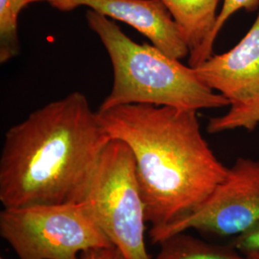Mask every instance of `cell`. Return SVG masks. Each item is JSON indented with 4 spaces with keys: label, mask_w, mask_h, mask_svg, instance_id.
Listing matches in <instances>:
<instances>
[{
    "label": "cell",
    "mask_w": 259,
    "mask_h": 259,
    "mask_svg": "<svg viewBox=\"0 0 259 259\" xmlns=\"http://www.w3.org/2000/svg\"><path fill=\"white\" fill-rule=\"evenodd\" d=\"M194 68L202 82L231 105L259 97V10L254 23L235 47Z\"/></svg>",
    "instance_id": "obj_8"
},
{
    "label": "cell",
    "mask_w": 259,
    "mask_h": 259,
    "mask_svg": "<svg viewBox=\"0 0 259 259\" xmlns=\"http://www.w3.org/2000/svg\"><path fill=\"white\" fill-rule=\"evenodd\" d=\"M111 139L82 93L33 111L5 134L0 157L3 207L83 202Z\"/></svg>",
    "instance_id": "obj_1"
},
{
    "label": "cell",
    "mask_w": 259,
    "mask_h": 259,
    "mask_svg": "<svg viewBox=\"0 0 259 259\" xmlns=\"http://www.w3.org/2000/svg\"><path fill=\"white\" fill-rule=\"evenodd\" d=\"M183 33L189 47L188 63L201 65L212 56L213 29L220 0H160Z\"/></svg>",
    "instance_id": "obj_9"
},
{
    "label": "cell",
    "mask_w": 259,
    "mask_h": 259,
    "mask_svg": "<svg viewBox=\"0 0 259 259\" xmlns=\"http://www.w3.org/2000/svg\"><path fill=\"white\" fill-rule=\"evenodd\" d=\"M12 0H0V63L3 65L19 55L18 21L11 8Z\"/></svg>",
    "instance_id": "obj_12"
},
{
    "label": "cell",
    "mask_w": 259,
    "mask_h": 259,
    "mask_svg": "<svg viewBox=\"0 0 259 259\" xmlns=\"http://www.w3.org/2000/svg\"><path fill=\"white\" fill-rule=\"evenodd\" d=\"M0 259H5V258H3V257H1V258H0Z\"/></svg>",
    "instance_id": "obj_18"
},
{
    "label": "cell",
    "mask_w": 259,
    "mask_h": 259,
    "mask_svg": "<svg viewBox=\"0 0 259 259\" xmlns=\"http://www.w3.org/2000/svg\"><path fill=\"white\" fill-rule=\"evenodd\" d=\"M80 259H125V257L116 247L110 246L84 250L81 253Z\"/></svg>",
    "instance_id": "obj_15"
},
{
    "label": "cell",
    "mask_w": 259,
    "mask_h": 259,
    "mask_svg": "<svg viewBox=\"0 0 259 259\" xmlns=\"http://www.w3.org/2000/svg\"><path fill=\"white\" fill-rule=\"evenodd\" d=\"M231 106L227 114L209 119L206 128L209 134L239 128L251 131L259 124V97Z\"/></svg>",
    "instance_id": "obj_11"
},
{
    "label": "cell",
    "mask_w": 259,
    "mask_h": 259,
    "mask_svg": "<svg viewBox=\"0 0 259 259\" xmlns=\"http://www.w3.org/2000/svg\"><path fill=\"white\" fill-rule=\"evenodd\" d=\"M259 8V0H223L222 8L218 14L215 27L213 29L211 40L213 44L220 33L224 24L230 19L233 14L239 10L245 9L247 12H254Z\"/></svg>",
    "instance_id": "obj_13"
},
{
    "label": "cell",
    "mask_w": 259,
    "mask_h": 259,
    "mask_svg": "<svg viewBox=\"0 0 259 259\" xmlns=\"http://www.w3.org/2000/svg\"><path fill=\"white\" fill-rule=\"evenodd\" d=\"M232 245L244 254L259 250V224L249 232L234 237Z\"/></svg>",
    "instance_id": "obj_14"
},
{
    "label": "cell",
    "mask_w": 259,
    "mask_h": 259,
    "mask_svg": "<svg viewBox=\"0 0 259 259\" xmlns=\"http://www.w3.org/2000/svg\"><path fill=\"white\" fill-rule=\"evenodd\" d=\"M155 259H248L231 245L208 243L186 232H179L159 244Z\"/></svg>",
    "instance_id": "obj_10"
},
{
    "label": "cell",
    "mask_w": 259,
    "mask_h": 259,
    "mask_svg": "<svg viewBox=\"0 0 259 259\" xmlns=\"http://www.w3.org/2000/svg\"><path fill=\"white\" fill-rule=\"evenodd\" d=\"M248 259H259V250L250 251L249 253L245 254Z\"/></svg>",
    "instance_id": "obj_17"
},
{
    "label": "cell",
    "mask_w": 259,
    "mask_h": 259,
    "mask_svg": "<svg viewBox=\"0 0 259 259\" xmlns=\"http://www.w3.org/2000/svg\"><path fill=\"white\" fill-rule=\"evenodd\" d=\"M0 235L19 259H80L84 250L113 246L84 202L4 208Z\"/></svg>",
    "instance_id": "obj_5"
},
{
    "label": "cell",
    "mask_w": 259,
    "mask_h": 259,
    "mask_svg": "<svg viewBox=\"0 0 259 259\" xmlns=\"http://www.w3.org/2000/svg\"><path fill=\"white\" fill-rule=\"evenodd\" d=\"M97 111L111 139L126 143L134 155L152 230L194 212L228 175L195 110L129 104Z\"/></svg>",
    "instance_id": "obj_2"
},
{
    "label": "cell",
    "mask_w": 259,
    "mask_h": 259,
    "mask_svg": "<svg viewBox=\"0 0 259 259\" xmlns=\"http://www.w3.org/2000/svg\"><path fill=\"white\" fill-rule=\"evenodd\" d=\"M41 1L47 2L48 0H12L11 1V8H12L13 15L19 19V14L25 7H27L28 5H30L32 3L41 2Z\"/></svg>",
    "instance_id": "obj_16"
},
{
    "label": "cell",
    "mask_w": 259,
    "mask_h": 259,
    "mask_svg": "<svg viewBox=\"0 0 259 259\" xmlns=\"http://www.w3.org/2000/svg\"><path fill=\"white\" fill-rule=\"evenodd\" d=\"M83 202L125 259H151L146 248V205L129 146L111 139L94 171Z\"/></svg>",
    "instance_id": "obj_4"
},
{
    "label": "cell",
    "mask_w": 259,
    "mask_h": 259,
    "mask_svg": "<svg viewBox=\"0 0 259 259\" xmlns=\"http://www.w3.org/2000/svg\"><path fill=\"white\" fill-rule=\"evenodd\" d=\"M259 224V160L239 157L226 179L194 212L168 227L150 230L153 244L188 230L220 237L239 236Z\"/></svg>",
    "instance_id": "obj_6"
},
{
    "label": "cell",
    "mask_w": 259,
    "mask_h": 259,
    "mask_svg": "<svg viewBox=\"0 0 259 259\" xmlns=\"http://www.w3.org/2000/svg\"><path fill=\"white\" fill-rule=\"evenodd\" d=\"M62 12L88 7L122 21L148 38L153 46L177 60L189 56V47L176 21L160 0H48Z\"/></svg>",
    "instance_id": "obj_7"
},
{
    "label": "cell",
    "mask_w": 259,
    "mask_h": 259,
    "mask_svg": "<svg viewBox=\"0 0 259 259\" xmlns=\"http://www.w3.org/2000/svg\"><path fill=\"white\" fill-rule=\"evenodd\" d=\"M85 19L106 48L113 71L111 93L98 111L129 104L195 111L231 105L202 82L194 67L181 64L153 45L134 41L113 19L93 10L87 12Z\"/></svg>",
    "instance_id": "obj_3"
}]
</instances>
